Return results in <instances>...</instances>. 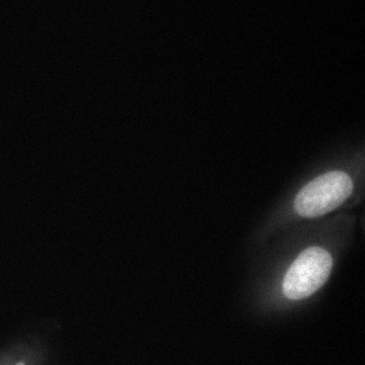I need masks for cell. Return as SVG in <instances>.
I'll list each match as a JSON object with an SVG mask.
<instances>
[{
	"label": "cell",
	"instance_id": "obj_1",
	"mask_svg": "<svg viewBox=\"0 0 365 365\" xmlns=\"http://www.w3.org/2000/svg\"><path fill=\"white\" fill-rule=\"evenodd\" d=\"M352 190L354 182L349 175L341 171L329 172L302 187L294 205L301 217H322L344 204Z\"/></svg>",
	"mask_w": 365,
	"mask_h": 365
},
{
	"label": "cell",
	"instance_id": "obj_3",
	"mask_svg": "<svg viewBox=\"0 0 365 365\" xmlns=\"http://www.w3.org/2000/svg\"><path fill=\"white\" fill-rule=\"evenodd\" d=\"M17 365H24V364H23V362H20V364H19Z\"/></svg>",
	"mask_w": 365,
	"mask_h": 365
},
{
	"label": "cell",
	"instance_id": "obj_2",
	"mask_svg": "<svg viewBox=\"0 0 365 365\" xmlns=\"http://www.w3.org/2000/svg\"><path fill=\"white\" fill-rule=\"evenodd\" d=\"M333 268V258L328 251L318 247L304 250L286 273L283 293L290 300H303L317 292Z\"/></svg>",
	"mask_w": 365,
	"mask_h": 365
}]
</instances>
